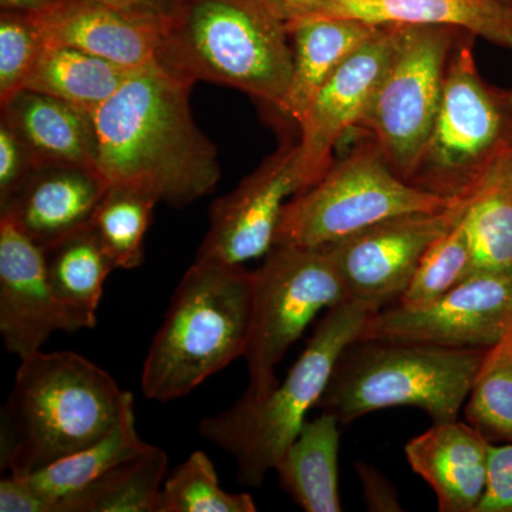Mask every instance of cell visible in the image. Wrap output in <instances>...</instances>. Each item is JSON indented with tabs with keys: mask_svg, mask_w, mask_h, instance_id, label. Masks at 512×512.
Segmentation results:
<instances>
[{
	"mask_svg": "<svg viewBox=\"0 0 512 512\" xmlns=\"http://www.w3.org/2000/svg\"><path fill=\"white\" fill-rule=\"evenodd\" d=\"M476 512H512V443H490L487 484Z\"/></svg>",
	"mask_w": 512,
	"mask_h": 512,
	"instance_id": "d6a6232c",
	"label": "cell"
},
{
	"mask_svg": "<svg viewBox=\"0 0 512 512\" xmlns=\"http://www.w3.org/2000/svg\"><path fill=\"white\" fill-rule=\"evenodd\" d=\"M255 272L254 305L245 360L244 399L259 400L279 383L276 366L318 313L348 299L326 248L275 245Z\"/></svg>",
	"mask_w": 512,
	"mask_h": 512,
	"instance_id": "9c48e42d",
	"label": "cell"
},
{
	"mask_svg": "<svg viewBox=\"0 0 512 512\" xmlns=\"http://www.w3.org/2000/svg\"><path fill=\"white\" fill-rule=\"evenodd\" d=\"M42 249L47 279L74 329H93L104 284L116 269L96 231L89 224Z\"/></svg>",
	"mask_w": 512,
	"mask_h": 512,
	"instance_id": "603a6c76",
	"label": "cell"
},
{
	"mask_svg": "<svg viewBox=\"0 0 512 512\" xmlns=\"http://www.w3.org/2000/svg\"><path fill=\"white\" fill-rule=\"evenodd\" d=\"M35 170L28 151L5 120L0 119V205L6 204Z\"/></svg>",
	"mask_w": 512,
	"mask_h": 512,
	"instance_id": "836d02e7",
	"label": "cell"
},
{
	"mask_svg": "<svg viewBox=\"0 0 512 512\" xmlns=\"http://www.w3.org/2000/svg\"><path fill=\"white\" fill-rule=\"evenodd\" d=\"M157 63L191 86L220 84L278 109L292 76L288 23L269 0H180Z\"/></svg>",
	"mask_w": 512,
	"mask_h": 512,
	"instance_id": "3957f363",
	"label": "cell"
},
{
	"mask_svg": "<svg viewBox=\"0 0 512 512\" xmlns=\"http://www.w3.org/2000/svg\"><path fill=\"white\" fill-rule=\"evenodd\" d=\"M396 35V25L382 26L320 87L303 114L298 146L309 187L328 173L333 150L349 128L359 127L392 59Z\"/></svg>",
	"mask_w": 512,
	"mask_h": 512,
	"instance_id": "5bb4252c",
	"label": "cell"
},
{
	"mask_svg": "<svg viewBox=\"0 0 512 512\" xmlns=\"http://www.w3.org/2000/svg\"><path fill=\"white\" fill-rule=\"evenodd\" d=\"M0 511L49 512V508L22 478L9 474L0 481Z\"/></svg>",
	"mask_w": 512,
	"mask_h": 512,
	"instance_id": "d590c367",
	"label": "cell"
},
{
	"mask_svg": "<svg viewBox=\"0 0 512 512\" xmlns=\"http://www.w3.org/2000/svg\"><path fill=\"white\" fill-rule=\"evenodd\" d=\"M456 204L404 181L370 137L288 202L275 245L328 247L389 218Z\"/></svg>",
	"mask_w": 512,
	"mask_h": 512,
	"instance_id": "ba28073f",
	"label": "cell"
},
{
	"mask_svg": "<svg viewBox=\"0 0 512 512\" xmlns=\"http://www.w3.org/2000/svg\"><path fill=\"white\" fill-rule=\"evenodd\" d=\"M339 421L328 413L305 421L276 464L279 484L306 512H340Z\"/></svg>",
	"mask_w": 512,
	"mask_h": 512,
	"instance_id": "7402d4cb",
	"label": "cell"
},
{
	"mask_svg": "<svg viewBox=\"0 0 512 512\" xmlns=\"http://www.w3.org/2000/svg\"><path fill=\"white\" fill-rule=\"evenodd\" d=\"M488 356L494 357V359L510 360V362H512V328L500 345L488 350Z\"/></svg>",
	"mask_w": 512,
	"mask_h": 512,
	"instance_id": "ab89813d",
	"label": "cell"
},
{
	"mask_svg": "<svg viewBox=\"0 0 512 512\" xmlns=\"http://www.w3.org/2000/svg\"><path fill=\"white\" fill-rule=\"evenodd\" d=\"M46 43L32 18L22 13L0 15V104L26 90Z\"/></svg>",
	"mask_w": 512,
	"mask_h": 512,
	"instance_id": "1f68e13d",
	"label": "cell"
},
{
	"mask_svg": "<svg viewBox=\"0 0 512 512\" xmlns=\"http://www.w3.org/2000/svg\"><path fill=\"white\" fill-rule=\"evenodd\" d=\"M464 416L490 441L512 443V362L485 356L468 394Z\"/></svg>",
	"mask_w": 512,
	"mask_h": 512,
	"instance_id": "4dcf8cb0",
	"label": "cell"
},
{
	"mask_svg": "<svg viewBox=\"0 0 512 512\" xmlns=\"http://www.w3.org/2000/svg\"><path fill=\"white\" fill-rule=\"evenodd\" d=\"M308 188L298 143L286 141L234 191L214 201L197 259L244 265L266 256L275 247L286 205Z\"/></svg>",
	"mask_w": 512,
	"mask_h": 512,
	"instance_id": "4fadbf2b",
	"label": "cell"
},
{
	"mask_svg": "<svg viewBox=\"0 0 512 512\" xmlns=\"http://www.w3.org/2000/svg\"><path fill=\"white\" fill-rule=\"evenodd\" d=\"M158 201L130 188L109 187L94 211L92 225L116 269L144 262V239Z\"/></svg>",
	"mask_w": 512,
	"mask_h": 512,
	"instance_id": "83f0119b",
	"label": "cell"
},
{
	"mask_svg": "<svg viewBox=\"0 0 512 512\" xmlns=\"http://www.w3.org/2000/svg\"><path fill=\"white\" fill-rule=\"evenodd\" d=\"M356 471L370 511L403 510L392 483L380 471L365 463H356Z\"/></svg>",
	"mask_w": 512,
	"mask_h": 512,
	"instance_id": "e575fe53",
	"label": "cell"
},
{
	"mask_svg": "<svg viewBox=\"0 0 512 512\" xmlns=\"http://www.w3.org/2000/svg\"><path fill=\"white\" fill-rule=\"evenodd\" d=\"M323 2V8L322 12H320L319 16H322L323 13L326 12V10L335 8V6L342 5V3L348 2V0H322Z\"/></svg>",
	"mask_w": 512,
	"mask_h": 512,
	"instance_id": "60d3db41",
	"label": "cell"
},
{
	"mask_svg": "<svg viewBox=\"0 0 512 512\" xmlns=\"http://www.w3.org/2000/svg\"><path fill=\"white\" fill-rule=\"evenodd\" d=\"M503 2L510 3V5H512V0H503Z\"/></svg>",
	"mask_w": 512,
	"mask_h": 512,
	"instance_id": "b9f144b4",
	"label": "cell"
},
{
	"mask_svg": "<svg viewBox=\"0 0 512 512\" xmlns=\"http://www.w3.org/2000/svg\"><path fill=\"white\" fill-rule=\"evenodd\" d=\"M396 26L392 59L359 127L369 131L394 173L409 183L439 111L451 53L466 30Z\"/></svg>",
	"mask_w": 512,
	"mask_h": 512,
	"instance_id": "30bf717a",
	"label": "cell"
},
{
	"mask_svg": "<svg viewBox=\"0 0 512 512\" xmlns=\"http://www.w3.org/2000/svg\"><path fill=\"white\" fill-rule=\"evenodd\" d=\"M488 448L476 427L454 420L413 437L404 454L436 494L440 512H476L487 484Z\"/></svg>",
	"mask_w": 512,
	"mask_h": 512,
	"instance_id": "ac0fdd59",
	"label": "cell"
},
{
	"mask_svg": "<svg viewBox=\"0 0 512 512\" xmlns=\"http://www.w3.org/2000/svg\"><path fill=\"white\" fill-rule=\"evenodd\" d=\"M363 20L315 16L288 23L293 66L278 110L296 124L333 73L379 32Z\"/></svg>",
	"mask_w": 512,
	"mask_h": 512,
	"instance_id": "ffe728a7",
	"label": "cell"
},
{
	"mask_svg": "<svg viewBox=\"0 0 512 512\" xmlns=\"http://www.w3.org/2000/svg\"><path fill=\"white\" fill-rule=\"evenodd\" d=\"M487 352L356 340L340 355L318 407L340 424L392 407H416L433 423L458 420Z\"/></svg>",
	"mask_w": 512,
	"mask_h": 512,
	"instance_id": "8992f818",
	"label": "cell"
},
{
	"mask_svg": "<svg viewBox=\"0 0 512 512\" xmlns=\"http://www.w3.org/2000/svg\"><path fill=\"white\" fill-rule=\"evenodd\" d=\"M30 18L47 47L82 50L130 69L157 63L164 28L160 20L131 15L99 0H62Z\"/></svg>",
	"mask_w": 512,
	"mask_h": 512,
	"instance_id": "2e32d148",
	"label": "cell"
},
{
	"mask_svg": "<svg viewBox=\"0 0 512 512\" xmlns=\"http://www.w3.org/2000/svg\"><path fill=\"white\" fill-rule=\"evenodd\" d=\"M464 32L448 62L439 111L409 183L463 202L512 150V89L485 82Z\"/></svg>",
	"mask_w": 512,
	"mask_h": 512,
	"instance_id": "52a82bcc",
	"label": "cell"
},
{
	"mask_svg": "<svg viewBox=\"0 0 512 512\" xmlns=\"http://www.w3.org/2000/svg\"><path fill=\"white\" fill-rule=\"evenodd\" d=\"M255 272L195 259L175 288L141 373L144 396L171 402L247 352Z\"/></svg>",
	"mask_w": 512,
	"mask_h": 512,
	"instance_id": "277c9868",
	"label": "cell"
},
{
	"mask_svg": "<svg viewBox=\"0 0 512 512\" xmlns=\"http://www.w3.org/2000/svg\"><path fill=\"white\" fill-rule=\"evenodd\" d=\"M62 0H0V8L5 12L22 15H40L55 8Z\"/></svg>",
	"mask_w": 512,
	"mask_h": 512,
	"instance_id": "f35d334b",
	"label": "cell"
},
{
	"mask_svg": "<svg viewBox=\"0 0 512 512\" xmlns=\"http://www.w3.org/2000/svg\"><path fill=\"white\" fill-rule=\"evenodd\" d=\"M109 185L99 173L80 167H40L6 204L9 218L40 248L86 227Z\"/></svg>",
	"mask_w": 512,
	"mask_h": 512,
	"instance_id": "e0dca14e",
	"label": "cell"
},
{
	"mask_svg": "<svg viewBox=\"0 0 512 512\" xmlns=\"http://www.w3.org/2000/svg\"><path fill=\"white\" fill-rule=\"evenodd\" d=\"M322 16L376 26H451L512 49V5L503 0H348Z\"/></svg>",
	"mask_w": 512,
	"mask_h": 512,
	"instance_id": "44dd1931",
	"label": "cell"
},
{
	"mask_svg": "<svg viewBox=\"0 0 512 512\" xmlns=\"http://www.w3.org/2000/svg\"><path fill=\"white\" fill-rule=\"evenodd\" d=\"M55 332L74 333L47 279L43 249L0 217V336L20 360L36 355Z\"/></svg>",
	"mask_w": 512,
	"mask_h": 512,
	"instance_id": "9a60e30c",
	"label": "cell"
},
{
	"mask_svg": "<svg viewBox=\"0 0 512 512\" xmlns=\"http://www.w3.org/2000/svg\"><path fill=\"white\" fill-rule=\"evenodd\" d=\"M463 222L471 245L470 275H512V150L471 192Z\"/></svg>",
	"mask_w": 512,
	"mask_h": 512,
	"instance_id": "cb8c5ba5",
	"label": "cell"
},
{
	"mask_svg": "<svg viewBox=\"0 0 512 512\" xmlns=\"http://www.w3.org/2000/svg\"><path fill=\"white\" fill-rule=\"evenodd\" d=\"M99 2L124 10L131 15L165 23L173 16L180 0H99Z\"/></svg>",
	"mask_w": 512,
	"mask_h": 512,
	"instance_id": "8d00e7d4",
	"label": "cell"
},
{
	"mask_svg": "<svg viewBox=\"0 0 512 512\" xmlns=\"http://www.w3.org/2000/svg\"><path fill=\"white\" fill-rule=\"evenodd\" d=\"M471 245L463 217L424 254L396 305L420 309L436 302L470 275ZM394 305V303H393Z\"/></svg>",
	"mask_w": 512,
	"mask_h": 512,
	"instance_id": "f546056e",
	"label": "cell"
},
{
	"mask_svg": "<svg viewBox=\"0 0 512 512\" xmlns=\"http://www.w3.org/2000/svg\"><path fill=\"white\" fill-rule=\"evenodd\" d=\"M377 311L372 303L353 298L333 306L271 392L259 400L241 396L229 409L200 421L198 433L234 458L239 483L264 484L302 430L306 414L318 406L340 355L360 338Z\"/></svg>",
	"mask_w": 512,
	"mask_h": 512,
	"instance_id": "5b68a950",
	"label": "cell"
},
{
	"mask_svg": "<svg viewBox=\"0 0 512 512\" xmlns=\"http://www.w3.org/2000/svg\"><path fill=\"white\" fill-rule=\"evenodd\" d=\"M191 87L154 63L137 69L94 111L96 170L104 183L174 208L215 190L221 165L192 117Z\"/></svg>",
	"mask_w": 512,
	"mask_h": 512,
	"instance_id": "6da1fadb",
	"label": "cell"
},
{
	"mask_svg": "<svg viewBox=\"0 0 512 512\" xmlns=\"http://www.w3.org/2000/svg\"><path fill=\"white\" fill-rule=\"evenodd\" d=\"M512 328V275L474 274L420 309L377 311L357 340H400L491 350Z\"/></svg>",
	"mask_w": 512,
	"mask_h": 512,
	"instance_id": "8fae6325",
	"label": "cell"
},
{
	"mask_svg": "<svg viewBox=\"0 0 512 512\" xmlns=\"http://www.w3.org/2000/svg\"><path fill=\"white\" fill-rule=\"evenodd\" d=\"M127 390L74 352L20 360L3 407L2 468L25 477L103 439L120 420Z\"/></svg>",
	"mask_w": 512,
	"mask_h": 512,
	"instance_id": "7a4b0ae2",
	"label": "cell"
},
{
	"mask_svg": "<svg viewBox=\"0 0 512 512\" xmlns=\"http://www.w3.org/2000/svg\"><path fill=\"white\" fill-rule=\"evenodd\" d=\"M247 493H228L207 454L194 451L165 478L154 512H255Z\"/></svg>",
	"mask_w": 512,
	"mask_h": 512,
	"instance_id": "f1b7e54d",
	"label": "cell"
},
{
	"mask_svg": "<svg viewBox=\"0 0 512 512\" xmlns=\"http://www.w3.org/2000/svg\"><path fill=\"white\" fill-rule=\"evenodd\" d=\"M466 201L443 211L389 218L322 247L338 266L349 298L379 309L399 301L424 254L463 217Z\"/></svg>",
	"mask_w": 512,
	"mask_h": 512,
	"instance_id": "7c38bea8",
	"label": "cell"
},
{
	"mask_svg": "<svg viewBox=\"0 0 512 512\" xmlns=\"http://www.w3.org/2000/svg\"><path fill=\"white\" fill-rule=\"evenodd\" d=\"M147 446L148 443L137 433L134 396L131 393L120 420L103 439L20 478L45 501L49 512H56L57 504L64 498L79 493L110 468L136 456Z\"/></svg>",
	"mask_w": 512,
	"mask_h": 512,
	"instance_id": "d4e9b609",
	"label": "cell"
},
{
	"mask_svg": "<svg viewBox=\"0 0 512 512\" xmlns=\"http://www.w3.org/2000/svg\"><path fill=\"white\" fill-rule=\"evenodd\" d=\"M2 119L22 141L33 167L97 171L92 114L57 97L26 89L3 104Z\"/></svg>",
	"mask_w": 512,
	"mask_h": 512,
	"instance_id": "d6986e66",
	"label": "cell"
},
{
	"mask_svg": "<svg viewBox=\"0 0 512 512\" xmlns=\"http://www.w3.org/2000/svg\"><path fill=\"white\" fill-rule=\"evenodd\" d=\"M136 70L82 50L46 46L26 89L49 94L93 114Z\"/></svg>",
	"mask_w": 512,
	"mask_h": 512,
	"instance_id": "484cf974",
	"label": "cell"
},
{
	"mask_svg": "<svg viewBox=\"0 0 512 512\" xmlns=\"http://www.w3.org/2000/svg\"><path fill=\"white\" fill-rule=\"evenodd\" d=\"M281 13L286 23L305 18H315L322 12V0H269Z\"/></svg>",
	"mask_w": 512,
	"mask_h": 512,
	"instance_id": "74e56055",
	"label": "cell"
},
{
	"mask_svg": "<svg viewBox=\"0 0 512 512\" xmlns=\"http://www.w3.org/2000/svg\"><path fill=\"white\" fill-rule=\"evenodd\" d=\"M167 468V453L148 444L79 493L64 498L56 512H154Z\"/></svg>",
	"mask_w": 512,
	"mask_h": 512,
	"instance_id": "4316f807",
	"label": "cell"
}]
</instances>
